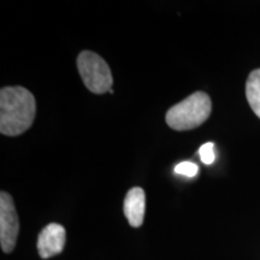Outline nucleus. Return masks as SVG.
<instances>
[{"instance_id": "f257e3e1", "label": "nucleus", "mask_w": 260, "mask_h": 260, "mask_svg": "<svg viewBox=\"0 0 260 260\" xmlns=\"http://www.w3.org/2000/svg\"><path fill=\"white\" fill-rule=\"evenodd\" d=\"M35 98L23 87H4L0 90V133L6 136L23 134L35 118Z\"/></svg>"}, {"instance_id": "f03ea898", "label": "nucleus", "mask_w": 260, "mask_h": 260, "mask_svg": "<svg viewBox=\"0 0 260 260\" xmlns=\"http://www.w3.org/2000/svg\"><path fill=\"white\" fill-rule=\"evenodd\" d=\"M211 110L212 103L210 96L204 92H195L169 109L165 119L174 130H190L207 121Z\"/></svg>"}, {"instance_id": "7ed1b4c3", "label": "nucleus", "mask_w": 260, "mask_h": 260, "mask_svg": "<svg viewBox=\"0 0 260 260\" xmlns=\"http://www.w3.org/2000/svg\"><path fill=\"white\" fill-rule=\"evenodd\" d=\"M77 68L84 86L94 94L111 90L113 79L111 70L99 54L92 51L81 52L77 57Z\"/></svg>"}, {"instance_id": "20e7f679", "label": "nucleus", "mask_w": 260, "mask_h": 260, "mask_svg": "<svg viewBox=\"0 0 260 260\" xmlns=\"http://www.w3.org/2000/svg\"><path fill=\"white\" fill-rule=\"evenodd\" d=\"M19 232L17 211L11 195L3 190L0 193V242L5 253L14 251Z\"/></svg>"}, {"instance_id": "39448f33", "label": "nucleus", "mask_w": 260, "mask_h": 260, "mask_svg": "<svg viewBox=\"0 0 260 260\" xmlns=\"http://www.w3.org/2000/svg\"><path fill=\"white\" fill-rule=\"evenodd\" d=\"M65 246V229L57 223L48 224L38 237V252L42 259H48L63 252Z\"/></svg>"}, {"instance_id": "423d86ee", "label": "nucleus", "mask_w": 260, "mask_h": 260, "mask_svg": "<svg viewBox=\"0 0 260 260\" xmlns=\"http://www.w3.org/2000/svg\"><path fill=\"white\" fill-rule=\"evenodd\" d=\"M146 211V194L142 188L134 187L129 189L123 203L124 212L129 224L134 228L142 225Z\"/></svg>"}, {"instance_id": "0eeeda50", "label": "nucleus", "mask_w": 260, "mask_h": 260, "mask_svg": "<svg viewBox=\"0 0 260 260\" xmlns=\"http://www.w3.org/2000/svg\"><path fill=\"white\" fill-rule=\"evenodd\" d=\"M246 96L253 112L260 118V69L249 74L246 82Z\"/></svg>"}, {"instance_id": "6e6552de", "label": "nucleus", "mask_w": 260, "mask_h": 260, "mask_svg": "<svg viewBox=\"0 0 260 260\" xmlns=\"http://www.w3.org/2000/svg\"><path fill=\"white\" fill-rule=\"evenodd\" d=\"M175 172H176V174L183 175V176H187V177H194L197 176L198 172H199V167L191 161H182L178 165H176V168H175Z\"/></svg>"}, {"instance_id": "1a4fd4ad", "label": "nucleus", "mask_w": 260, "mask_h": 260, "mask_svg": "<svg viewBox=\"0 0 260 260\" xmlns=\"http://www.w3.org/2000/svg\"><path fill=\"white\" fill-rule=\"evenodd\" d=\"M199 155L201 158V161L206 165H211L216 159V154H214V144L213 142H207L204 144L199 149Z\"/></svg>"}]
</instances>
